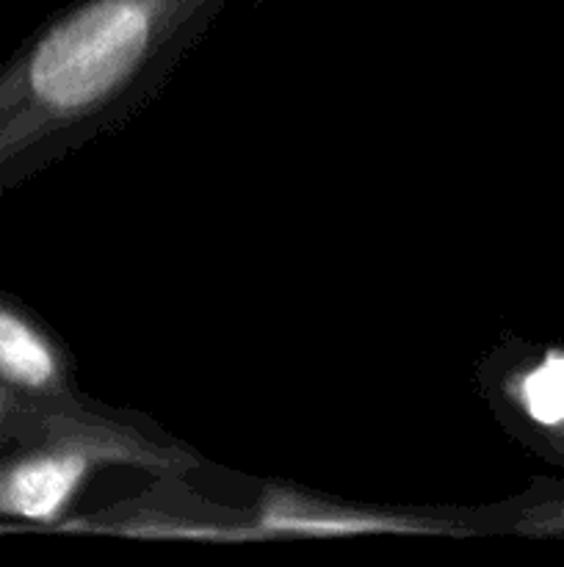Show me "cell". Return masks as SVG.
<instances>
[{
	"mask_svg": "<svg viewBox=\"0 0 564 567\" xmlns=\"http://www.w3.org/2000/svg\"><path fill=\"white\" fill-rule=\"evenodd\" d=\"M514 399L536 424L556 426L564 421V354H547L540 365L514 382Z\"/></svg>",
	"mask_w": 564,
	"mask_h": 567,
	"instance_id": "5",
	"label": "cell"
},
{
	"mask_svg": "<svg viewBox=\"0 0 564 567\" xmlns=\"http://www.w3.org/2000/svg\"><path fill=\"white\" fill-rule=\"evenodd\" d=\"M111 465L171 476L194 460L94 413H53L36 441L0 460V520L59 526L83 485Z\"/></svg>",
	"mask_w": 564,
	"mask_h": 567,
	"instance_id": "2",
	"label": "cell"
},
{
	"mask_svg": "<svg viewBox=\"0 0 564 567\" xmlns=\"http://www.w3.org/2000/svg\"><path fill=\"white\" fill-rule=\"evenodd\" d=\"M224 0H77L0 66V197L142 109Z\"/></svg>",
	"mask_w": 564,
	"mask_h": 567,
	"instance_id": "1",
	"label": "cell"
},
{
	"mask_svg": "<svg viewBox=\"0 0 564 567\" xmlns=\"http://www.w3.org/2000/svg\"><path fill=\"white\" fill-rule=\"evenodd\" d=\"M0 382L44 413L92 415L75 393L61 343L20 302L0 291Z\"/></svg>",
	"mask_w": 564,
	"mask_h": 567,
	"instance_id": "3",
	"label": "cell"
},
{
	"mask_svg": "<svg viewBox=\"0 0 564 567\" xmlns=\"http://www.w3.org/2000/svg\"><path fill=\"white\" fill-rule=\"evenodd\" d=\"M53 413L33 408L0 382V449L36 441Z\"/></svg>",
	"mask_w": 564,
	"mask_h": 567,
	"instance_id": "6",
	"label": "cell"
},
{
	"mask_svg": "<svg viewBox=\"0 0 564 567\" xmlns=\"http://www.w3.org/2000/svg\"><path fill=\"white\" fill-rule=\"evenodd\" d=\"M254 535H307V537H335V535H435L442 529L440 520L398 518V515L365 513L354 507H337V504L315 502V498L293 496L288 491H269L260 504V515L254 520Z\"/></svg>",
	"mask_w": 564,
	"mask_h": 567,
	"instance_id": "4",
	"label": "cell"
}]
</instances>
